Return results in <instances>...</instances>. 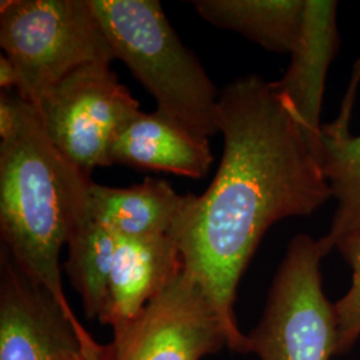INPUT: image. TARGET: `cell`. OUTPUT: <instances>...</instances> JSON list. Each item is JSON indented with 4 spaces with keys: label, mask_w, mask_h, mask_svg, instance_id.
<instances>
[{
    "label": "cell",
    "mask_w": 360,
    "mask_h": 360,
    "mask_svg": "<svg viewBox=\"0 0 360 360\" xmlns=\"http://www.w3.org/2000/svg\"><path fill=\"white\" fill-rule=\"evenodd\" d=\"M318 240L299 233L290 242L271 284L266 309L247 335L260 360H330L336 349L334 306L324 295Z\"/></svg>",
    "instance_id": "cell-5"
},
{
    "label": "cell",
    "mask_w": 360,
    "mask_h": 360,
    "mask_svg": "<svg viewBox=\"0 0 360 360\" xmlns=\"http://www.w3.org/2000/svg\"><path fill=\"white\" fill-rule=\"evenodd\" d=\"M92 179L52 146L34 107L22 134L0 143V233L27 276L74 312L62 282L60 252Z\"/></svg>",
    "instance_id": "cell-2"
},
{
    "label": "cell",
    "mask_w": 360,
    "mask_h": 360,
    "mask_svg": "<svg viewBox=\"0 0 360 360\" xmlns=\"http://www.w3.org/2000/svg\"><path fill=\"white\" fill-rule=\"evenodd\" d=\"M116 59L156 102V111L210 143L219 132L220 91L190 51L158 0H90Z\"/></svg>",
    "instance_id": "cell-3"
},
{
    "label": "cell",
    "mask_w": 360,
    "mask_h": 360,
    "mask_svg": "<svg viewBox=\"0 0 360 360\" xmlns=\"http://www.w3.org/2000/svg\"><path fill=\"white\" fill-rule=\"evenodd\" d=\"M35 108L52 146L87 176L96 167L110 166L116 136L141 112L139 102L110 65L74 71Z\"/></svg>",
    "instance_id": "cell-6"
},
{
    "label": "cell",
    "mask_w": 360,
    "mask_h": 360,
    "mask_svg": "<svg viewBox=\"0 0 360 360\" xmlns=\"http://www.w3.org/2000/svg\"><path fill=\"white\" fill-rule=\"evenodd\" d=\"M91 360H104V352L102 356H99V358H96V359H91Z\"/></svg>",
    "instance_id": "cell-20"
},
{
    "label": "cell",
    "mask_w": 360,
    "mask_h": 360,
    "mask_svg": "<svg viewBox=\"0 0 360 360\" xmlns=\"http://www.w3.org/2000/svg\"><path fill=\"white\" fill-rule=\"evenodd\" d=\"M115 245V233L94 217L87 198L77 210L67 239L65 269L91 321L101 322L105 312Z\"/></svg>",
    "instance_id": "cell-14"
},
{
    "label": "cell",
    "mask_w": 360,
    "mask_h": 360,
    "mask_svg": "<svg viewBox=\"0 0 360 360\" xmlns=\"http://www.w3.org/2000/svg\"><path fill=\"white\" fill-rule=\"evenodd\" d=\"M98 345L41 285L32 282L3 248L0 274V360H91Z\"/></svg>",
    "instance_id": "cell-8"
},
{
    "label": "cell",
    "mask_w": 360,
    "mask_h": 360,
    "mask_svg": "<svg viewBox=\"0 0 360 360\" xmlns=\"http://www.w3.org/2000/svg\"><path fill=\"white\" fill-rule=\"evenodd\" d=\"M0 46L19 72L16 94L34 107L65 77L115 53L90 0H6Z\"/></svg>",
    "instance_id": "cell-4"
},
{
    "label": "cell",
    "mask_w": 360,
    "mask_h": 360,
    "mask_svg": "<svg viewBox=\"0 0 360 360\" xmlns=\"http://www.w3.org/2000/svg\"><path fill=\"white\" fill-rule=\"evenodd\" d=\"M19 86V72L13 62L1 55L0 58V89L1 91H11L18 89Z\"/></svg>",
    "instance_id": "cell-19"
},
{
    "label": "cell",
    "mask_w": 360,
    "mask_h": 360,
    "mask_svg": "<svg viewBox=\"0 0 360 360\" xmlns=\"http://www.w3.org/2000/svg\"><path fill=\"white\" fill-rule=\"evenodd\" d=\"M338 1L306 0L300 37L290 53L291 62L275 84L294 107L311 142L321 154L324 84L339 47ZM321 160V159H319Z\"/></svg>",
    "instance_id": "cell-10"
},
{
    "label": "cell",
    "mask_w": 360,
    "mask_h": 360,
    "mask_svg": "<svg viewBox=\"0 0 360 360\" xmlns=\"http://www.w3.org/2000/svg\"><path fill=\"white\" fill-rule=\"evenodd\" d=\"M108 163L203 179L214 155L210 143L193 138L155 110L151 114L141 111L123 127L111 146Z\"/></svg>",
    "instance_id": "cell-11"
},
{
    "label": "cell",
    "mask_w": 360,
    "mask_h": 360,
    "mask_svg": "<svg viewBox=\"0 0 360 360\" xmlns=\"http://www.w3.org/2000/svg\"><path fill=\"white\" fill-rule=\"evenodd\" d=\"M360 84V56L358 60L355 62V65L352 67V74L349 77V83H348L347 90L342 99L340 108H339V114L336 116L334 122H331L330 124H323L322 131L328 134V135H334V136H345L349 132V123H351V115H352V110H354V104L356 101V95H358V89Z\"/></svg>",
    "instance_id": "cell-18"
},
{
    "label": "cell",
    "mask_w": 360,
    "mask_h": 360,
    "mask_svg": "<svg viewBox=\"0 0 360 360\" xmlns=\"http://www.w3.org/2000/svg\"><path fill=\"white\" fill-rule=\"evenodd\" d=\"M218 126L224 151L215 178L202 195L190 193L168 236L217 309L230 349L247 354L233 303L257 245L272 224L311 215L333 193L318 148L275 82L232 80L219 95Z\"/></svg>",
    "instance_id": "cell-1"
},
{
    "label": "cell",
    "mask_w": 360,
    "mask_h": 360,
    "mask_svg": "<svg viewBox=\"0 0 360 360\" xmlns=\"http://www.w3.org/2000/svg\"><path fill=\"white\" fill-rule=\"evenodd\" d=\"M108 300L101 323L112 331L135 319L184 270L179 248L168 235H115Z\"/></svg>",
    "instance_id": "cell-9"
},
{
    "label": "cell",
    "mask_w": 360,
    "mask_h": 360,
    "mask_svg": "<svg viewBox=\"0 0 360 360\" xmlns=\"http://www.w3.org/2000/svg\"><path fill=\"white\" fill-rule=\"evenodd\" d=\"M89 200L94 217L115 235L142 238L168 235L187 206L190 193L180 195L167 180L147 178L129 188L91 181Z\"/></svg>",
    "instance_id": "cell-12"
},
{
    "label": "cell",
    "mask_w": 360,
    "mask_h": 360,
    "mask_svg": "<svg viewBox=\"0 0 360 360\" xmlns=\"http://www.w3.org/2000/svg\"><path fill=\"white\" fill-rule=\"evenodd\" d=\"M193 6L212 26L238 32L267 51L291 53L306 0H196Z\"/></svg>",
    "instance_id": "cell-13"
},
{
    "label": "cell",
    "mask_w": 360,
    "mask_h": 360,
    "mask_svg": "<svg viewBox=\"0 0 360 360\" xmlns=\"http://www.w3.org/2000/svg\"><path fill=\"white\" fill-rule=\"evenodd\" d=\"M321 166L336 200L330 231L318 240L323 257L360 232V135H321Z\"/></svg>",
    "instance_id": "cell-15"
},
{
    "label": "cell",
    "mask_w": 360,
    "mask_h": 360,
    "mask_svg": "<svg viewBox=\"0 0 360 360\" xmlns=\"http://www.w3.org/2000/svg\"><path fill=\"white\" fill-rule=\"evenodd\" d=\"M230 348L227 333L203 288L186 271L131 322L114 330L104 360H200Z\"/></svg>",
    "instance_id": "cell-7"
},
{
    "label": "cell",
    "mask_w": 360,
    "mask_h": 360,
    "mask_svg": "<svg viewBox=\"0 0 360 360\" xmlns=\"http://www.w3.org/2000/svg\"><path fill=\"white\" fill-rule=\"evenodd\" d=\"M32 110L34 105L16 92H0V143L13 142L22 134Z\"/></svg>",
    "instance_id": "cell-17"
},
{
    "label": "cell",
    "mask_w": 360,
    "mask_h": 360,
    "mask_svg": "<svg viewBox=\"0 0 360 360\" xmlns=\"http://www.w3.org/2000/svg\"><path fill=\"white\" fill-rule=\"evenodd\" d=\"M336 248L352 270L347 294L334 304L336 316L335 355L349 351L360 336V232L343 239Z\"/></svg>",
    "instance_id": "cell-16"
}]
</instances>
